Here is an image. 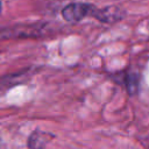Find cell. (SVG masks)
Segmentation results:
<instances>
[{"label": "cell", "instance_id": "6da1fadb", "mask_svg": "<svg viewBox=\"0 0 149 149\" xmlns=\"http://www.w3.org/2000/svg\"><path fill=\"white\" fill-rule=\"evenodd\" d=\"M61 15L70 23L80 22L85 17H93L101 23L113 24L122 21L127 15V10L115 5L97 7L88 2H70L62 8Z\"/></svg>", "mask_w": 149, "mask_h": 149}, {"label": "cell", "instance_id": "7a4b0ae2", "mask_svg": "<svg viewBox=\"0 0 149 149\" xmlns=\"http://www.w3.org/2000/svg\"><path fill=\"white\" fill-rule=\"evenodd\" d=\"M50 29L47 22L17 23L7 27H0V38H38L48 34Z\"/></svg>", "mask_w": 149, "mask_h": 149}, {"label": "cell", "instance_id": "3957f363", "mask_svg": "<svg viewBox=\"0 0 149 149\" xmlns=\"http://www.w3.org/2000/svg\"><path fill=\"white\" fill-rule=\"evenodd\" d=\"M37 70H38L37 68L28 66V68L21 69L19 71L0 76V91H6L16 85L28 81Z\"/></svg>", "mask_w": 149, "mask_h": 149}, {"label": "cell", "instance_id": "277c9868", "mask_svg": "<svg viewBox=\"0 0 149 149\" xmlns=\"http://www.w3.org/2000/svg\"><path fill=\"white\" fill-rule=\"evenodd\" d=\"M115 77L122 79L121 81L125 84L126 88L129 92L136 91V87L139 85V76H137V73H135V72H128V71H122V72L115 73Z\"/></svg>", "mask_w": 149, "mask_h": 149}, {"label": "cell", "instance_id": "5b68a950", "mask_svg": "<svg viewBox=\"0 0 149 149\" xmlns=\"http://www.w3.org/2000/svg\"><path fill=\"white\" fill-rule=\"evenodd\" d=\"M1 12H2V2L0 0V14H1Z\"/></svg>", "mask_w": 149, "mask_h": 149}]
</instances>
